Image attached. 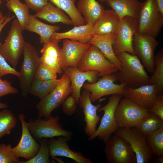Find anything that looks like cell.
I'll list each match as a JSON object with an SVG mask.
<instances>
[{"mask_svg": "<svg viewBox=\"0 0 163 163\" xmlns=\"http://www.w3.org/2000/svg\"><path fill=\"white\" fill-rule=\"evenodd\" d=\"M116 56L121 62L122 67L114 73L117 81L132 88L149 84L150 77L136 55L122 52Z\"/></svg>", "mask_w": 163, "mask_h": 163, "instance_id": "cell-1", "label": "cell"}, {"mask_svg": "<svg viewBox=\"0 0 163 163\" xmlns=\"http://www.w3.org/2000/svg\"><path fill=\"white\" fill-rule=\"evenodd\" d=\"M138 21V33L155 37L163 26V14L155 0H145L142 3Z\"/></svg>", "mask_w": 163, "mask_h": 163, "instance_id": "cell-2", "label": "cell"}, {"mask_svg": "<svg viewBox=\"0 0 163 163\" xmlns=\"http://www.w3.org/2000/svg\"><path fill=\"white\" fill-rule=\"evenodd\" d=\"M72 92L70 79L64 72L56 88L36 105L38 118L49 117L54 110L62 105L65 99Z\"/></svg>", "mask_w": 163, "mask_h": 163, "instance_id": "cell-3", "label": "cell"}, {"mask_svg": "<svg viewBox=\"0 0 163 163\" xmlns=\"http://www.w3.org/2000/svg\"><path fill=\"white\" fill-rule=\"evenodd\" d=\"M23 30L18 19H14L4 43L0 46V54L14 68L23 54L26 42Z\"/></svg>", "mask_w": 163, "mask_h": 163, "instance_id": "cell-4", "label": "cell"}, {"mask_svg": "<svg viewBox=\"0 0 163 163\" xmlns=\"http://www.w3.org/2000/svg\"><path fill=\"white\" fill-rule=\"evenodd\" d=\"M122 97V95L120 94L111 95L107 104L98 109L97 111H103L104 115L99 126L94 134L89 137V140L92 141L97 138L105 143L119 128L115 117V112Z\"/></svg>", "mask_w": 163, "mask_h": 163, "instance_id": "cell-5", "label": "cell"}, {"mask_svg": "<svg viewBox=\"0 0 163 163\" xmlns=\"http://www.w3.org/2000/svg\"><path fill=\"white\" fill-rule=\"evenodd\" d=\"M23 54L24 60L18 78L21 95L26 97L29 93L36 72L41 62L37 50L29 43L25 42Z\"/></svg>", "mask_w": 163, "mask_h": 163, "instance_id": "cell-6", "label": "cell"}, {"mask_svg": "<svg viewBox=\"0 0 163 163\" xmlns=\"http://www.w3.org/2000/svg\"><path fill=\"white\" fill-rule=\"evenodd\" d=\"M59 117L51 115L47 119H31L27 126L33 136L40 140L43 138H51L63 136L69 140L73 135L70 131L64 129L59 123Z\"/></svg>", "mask_w": 163, "mask_h": 163, "instance_id": "cell-7", "label": "cell"}, {"mask_svg": "<svg viewBox=\"0 0 163 163\" xmlns=\"http://www.w3.org/2000/svg\"><path fill=\"white\" fill-rule=\"evenodd\" d=\"M77 68L83 71H97L98 77L114 73L118 70L117 66L107 59L97 47L93 45H91L85 52Z\"/></svg>", "mask_w": 163, "mask_h": 163, "instance_id": "cell-8", "label": "cell"}, {"mask_svg": "<svg viewBox=\"0 0 163 163\" xmlns=\"http://www.w3.org/2000/svg\"><path fill=\"white\" fill-rule=\"evenodd\" d=\"M149 112V110L124 97L117 106L115 116L119 127L129 128L136 127Z\"/></svg>", "mask_w": 163, "mask_h": 163, "instance_id": "cell-9", "label": "cell"}, {"mask_svg": "<svg viewBox=\"0 0 163 163\" xmlns=\"http://www.w3.org/2000/svg\"><path fill=\"white\" fill-rule=\"evenodd\" d=\"M138 19L129 16L120 18L113 48L116 55L126 52L135 55L133 46L134 35L138 32Z\"/></svg>", "mask_w": 163, "mask_h": 163, "instance_id": "cell-10", "label": "cell"}, {"mask_svg": "<svg viewBox=\"0 0 163 163\" xmlns=\"http://www.w3.org/2000/svg\"><path fill=\"white\" fill-rule=\"evenodd\" d=\"M115 135L121 137L130 145L136 156V163L150 162L152 154L147 144L146 137L136 127H119Z\"/></svg>", "mask_w": 163, "mask_h": 163, "instance_id": "cell-11", "label": "cell"}, {"mask_svg": "<svg viewBox=\"0 0 163 163\" xmlns=\"http://www.w3.org/2000/svg\"><path fill=\"white\" fill-rule=\"evenodd\" d=\"M105 152L108 163H136V155L130 145L115 135L105 143Z\"/></svg>", "mask_w": 163, "mask_h": 163, "instance_id": "cell-12", "label": "cell"}, {"mask_svg": "<svg viewBox=\"0 0 163 163\" xmlns=\"http://www.w3.org/2000/svg\"><path fill=\"white\" fill-rule=\"evenodd\" d=\"M159 44L155 37L136 33L134 36L133 46L136 55L149 72L155 70L154 53Z\"/></svg>", "mask_w": 163, "mask_h": 163, "instance_id": "cell-13", "label": "cell"}, {"mask_svg": "<svg viewBox=\"0 0 163 163\" xmlns=\"http://www.w3.org/2000/svg\"><path fill=\"white\" fill-rule=\"evenodd\" d=\"M101 77L95 83H86L83 86L84 90L90 92V97L92 102H95L105 96L115 94L122 95L123 89L126 85L123 83L120 84L115 83L117 81L114 73Z\"/></svg>", "mask_w": 163, "mask_h": 163, "instance_id": "cell-14", "label": "cell"}, {"mask_svg": "<svg viewBox=\"0 0 163 163\" xmlns=\"http://www.w3.org/2000/svg\"><path fill=\"white\" fill-rule=\"evenodd\" d=\"M19 119L22 126L21 137L18 144L12 148V151L17 157L28 160L37 154L40 145L32 136L27 126V122L25 120L24 115L20 114Z\"/></svg>", "mask_w": 163, "mask_h": 163, "instance_id": "cell-15", "label": "cell"}, {"mask_svg": "<svg viewBox=\"0 0 163 163\" xmlns=\"http://www.w3.org/2000/svg\"><path fill=\"white\" fill-rule=\"evenodd\" d=\"M91 45L88 43H84L64 39L63 47L61 49L62 69L67 67H78L83 55Z\"/></svg>", "mask_w": 163, "mask_h": 163, "instance_id": "cell-16", "label": "cell"}, {"mask_svg": "<svg viewBox=\"0 0 163 163\" xmlns=\"http://www.w3.org/2000/svg\"><path fill=\"white\" fill-rule=\"evenodd\" d=\"M158 94L155 85L148 84L135 88L126 86L123 89L122 96L149 110Z\"/></svg>", "mask_w": 163, "mask_h": 163, "instance_id": "cell-17", "label": "cell"}, {"mask_svg": "<svg viewBox=\"0 0 163 163\" xmlns=\"http://www.w3.org/2000/svg\"><path fill=\"white\" fill-rule=\"evenodd\" d=\"M62 70L69 78L72 88V95L79 103L81 90L85 82L93 83L97 81L98 72L95 71H82L77 67H67Z\"/></svg>", "mask_w": 163, "mask_h": 163, "instance_id": "cell-18", "label": "cell"}, {"mask_svg": "<svg viewBox=\"0 0 163 163\" xmlns=\"http://www.w3.org/2000/svg\"><path fill=\"white\" fill-rule=\"evenodd\" d=\"M90 94L89 91L84 90L81 95L79 103L80 107L82 109L84 120L86 123L85 132L89 137L93 135L97 129V126L100 119L97 112L101 107L100 103L97 105L92 104Z\"/></svg>", "mask_w": 163, "mask_h": 163, "instance_id": "cell-19", "label": "cell"}, {"mask_svg": "<svg viewBox=\"0 0 163 163\" xmlns=\"http://www.w3.org/2000/svg\"><path fill=\"white\" fill-rule=\"evenodd\" d=\"M57 139L51 138L48 140L50 156L53 158L60 156L70 158L77 163H93L90 158L84 156L81 153L73 151L69 147L68 141L69 140L63 136Z\"/></svg>", "mask_w": 163, "mask_h": 163, "instance_id": "cell-20", "label": "cell"}, {"mask_svg": "<svg viewBox=\"0 0 163 163\" xmlns=\"http://www.w3.org/2000/svg\"><path fill=\"white\" fill-rule=\"evenodd\" d=\"M94 34V24H86L74 26L72 29L65 32H56L51 37L50 40L59 42L62 39H67L85 43H88Z\"/></svg>", "mask_w": 163, "mask_h": 163, "instance_id": "cell-21", "label": "cell"}, {"mask_svg": "<svg viewBox=\"0 0 163 163\" xmlns=\"http://www.w3.org/2000/svg\"><path fill=\"white\" fill-rule=\"evenodd\" d=\"M58 42L50 40L43 44L40 50L41 63L55 70L57 74L63 73L61 68V49L59 47Z\"/></svg>", "mask_w": 163, "mask_h": 163, "instance_id": "cell-22", "label": "cell"}, {"mask_svg": "<svg viewBox=\"0 0 163 163\" xmlns=\"http://www.w3.org/2000/svg\"><path fill=\"white\" fill-rule=\"evenodd\" d=\"M116 36V34H94L88 43L97 47L107 59L115 65L118 70H120L122 68L121 62L113 48Z\"/></svg>", "mask_w": 163, "mask_h": 163, "instance_id": "cell-23", "label": "cell"}, {"mask_svg": "<svg viewBox=\"0 0 163 163\" xmlns=\"http://www.w3.org/2000/svg\"><path fill=\"white\" fill-rule=\"evenodd\" d=\"M120 20L119 15L113 9L105 10L100 18L94 24L95 34H116Z\"/></svg>", "mask_w": 163, "mask_h": 163, "instance_id": "cell-24", "label": "cell"}, {"mask_svg": "<svg viewBox=\"0 0 163 163\" xmlns=\"http://www.w3.org/2000/svg\"><path fill=\"white\" fill-rule=\"evenodd\" d=\"M34 15L37 18L52 23L60 22L68 25H74L71 19L64 11L51 2H48Z\"/></svg>", "mask_w": 163, "mask_h": 163, "instance_id": "cell-25", "label": "cell"}, {"mask_svg": "<svg viewBox=\"0 0 163 163\" xmlns=\"http://www.w3.org/2000/svg\"><path fill=\"white\" fill-rule=\"evenodd\" d=\"M76 8L84 16L86 24H93L100 18L105 10L103 6L96 0H78Z\"/></svg>", "mask_w": 163, "mask_h": 163, "instance_id": "cell-26", "label": "cell"}, {"mask_svg": "<svg viewBox=\"0 0 163 163\" xmlns=\"http://www.w3.org/2000/svg\"><path fill=\"white\" fill-rule=\"evenodd\" d=\"M105 2L120 18L129 16L138 19L142 4L138 0H106Z\"/></svg>", "mask_w": 163, "mask_h": 163, "instance_id": "cell-27", "label": "cell"}, {"mask_svg": "<svg viewBox=\"0 0 163 163\" xmlns=\"http://www.w3.org/2000/svg\"><path fill=\"white\" fill-rule=\"evenodd\" d=\"M59 29V26L45 24L38 20L34 15L30 14L29 21L24 30L38 34L40 37V43L44 44L49 42L54 33Z\"/></svg>", "mask_w": 163, "mask_h": 163, "instance_id": "cell-28", "label": "cell"}, {"mask_svg": "<svg viewBox=\"0 0 163 163\" xmlns=\"http://www.w3.org/2000/svg\"><path fill=\"white\" fill-rule=\"evenodd\" d=\"M57 7L65 12L72 21L74 26L86 24L85 20L75 5L76 0H50Z\"/></svg>", "mask_w": 163, "mask_h": 163, "instance_id": "cell-29", "label": "cell"}, {"mask_svg": "<svg viewBox=\"0 0 163 163\" xmlns=\"http://www.w3.org/2000/svg\"><path fill=\"white\" fill-rule=\"evenodd\" d=\"M5 5L10 11L15 14L24 30L29 19V8L19 0H8Z\"/></svg>", "mask_w": 163, "mask_h": 163, "instance_id": "cell-30", "label": "cell"}, {"mask_svg": "<svg viewBox=\"0 0 163 163\" xmlns=\"http://www.w3.org/2000/svg\"><path fill=\"white\" fill-rule=\"evenodd\" d=\"M61 80V78L45 81L34 79L29 93L40 100L50 93L56 88Z\"/></svg>", "mask_w": 163, "mask_h": 163, "instance_id": "cell-31", "label": "cell"}, {"mask_svg": "<svg viewBox=\"0 0 163 163\" xmlns=\"http://www.w3.org/2000/svg\"><path fill=\"white\" fill-rule=\"evenodd\" d=\"M162 125L163 120L149 111L136 127L146 137Z\"/></svg>", "mask_w": 163, "mask_h": 163, "instance_id": "cell-32", "label": "cell"}, {"mask_svg": "<svg viewBox=\"0 0 163 163\" xmlns=\"http://www.w3.org/2000/svg\"><path fill=\"white\" fill-rule=\"evenodd\" d=\"M155 69L149 77V84L155 85L158 94L163 92V49L159 50L154 56Z\"/></svg>", "mask_w": 163, "mask_h": 163, "instance_id": "cell-33", "label": "cell"}, {"mask_svg": "<svg viewBox=\"0 0 163 163\" xmlns=\"http://www.w3.org/2000/svg\"><path fill=\"white\" fill-rule=\"evenodd\" d=\"M146 138L152 154L158 157L163 155V125Z\"/></svg>", "mask_w": 163, "mask_h": 163, "instance_id": "cell-34", "label": "cell"}, {"mask_svg": "<svg viewBox=\"0 0 163 163\" xmlns=\"http://www.w3.org/2000/svg\"><path fill=\"white\" fill-rule=\"evenodd\" d=\"M17 119L13 113L7 108L0 111V139L9 134L16 125Z\"/></svg>", "mask_w": 163, "mask_h": 163, "instance_id": "cell-35", "label": "cell"}, {"mask_svg": "<svg viewBox=\"0 0 163 163\" xmlns=\"http://www.w3.org/2000/svg\"><path fill=\"white\" fill-rule=\"evenodd\" d=\"M40 148L37 154L32 158L20 163H49L50 151L47 138H43L39 140Z\"/></svg>", "mask_w": 163, "mask_h": 163, "instance_id": "cell-36", "label": "cell"}, {"mask_svg": "<svg viewBox=\"0 0 163 163\" xmlns=\"http://www.w3.org/2000/svg\"><path fill=\"white\" fill-rule=\"evenodd\" d=\"M11 144H0V163H20L19 158L12 151Z\"/></svg>", "mask_w": 163, "mask_h": 163, "instance_id": "cell-37", "label": "cell"}, {"mask_svg": "<svg viewBox=\"0 0 163 163\" xmlns=\"http://www.w3.org/2000/svg\"><path fill=\"white\" fill-rule=\"evenodd\" d=\"M57 73L52 68L41 63L36 72L35 79L45 81L57 78Z\"/></svg>", "mask_w": 163, "mask_h": 163, "instance_id": "cell-38", "label": "cell"}, {"mask_svg": "<svg viewBox=\"0 0 163 163\" xmlns=\"http://www.w3.org/2000/svg\"><path fill=\"white\" fill-rule=\"evenodd\" d=\"M77 103L73 96L72 95L68 96L62 104V110L63 113L69 116H72L76 111Z\"/></svg>", "mask_w": 163, "mask_h": 163, "instance_id": "cell-39", "label": "cell"}, {"mask_svg": "<svg viewBox=\"0 0 163 163\" xmlns=\"http://www.w3.org/2000/svg\"><path fill=\"white\" fill-rule=\"evenodd\" d=\"M149 112L157 115L163 120V93L158 94L154 100Z\"/></svg>", "mask_w": 163, "mask_h": 163, "instance_id": "cell-40", "label": "cell"}, {"mask_svg": "<svg viewBox=\"0 0 163 163\" xmlns=\"http://www.w3.org/2000/svg\"><path fill=\"white\" fill-rule=\"evenodd\" d=\"M9 74L14 75L18 78L20 75V72L14 68L11 67L0 54V77Z\"/></svg>", "mask_w": 163, "mask_h": 163, "instance_id": "cell-41", "label": "cell"}, {"mask_svg": "<svg viewBox=\"0 0 163 163\" xmlns=\"http://www.w3.org/2000/svg\"><path fill=\"white\" fill-rule=\"evenodd\" d=\"M19 93L18 90L11 85L6 80H3L0 78V97L9 94H15Z\"/></svg>", "mask_w": 163, "mask_h": 163, "instance_id": "cell-42", "label": "cell"}, {"mask_svg": "<svg viewBox=\"0 0 163 163\" xmlns=\"http://www.w3.org/2000/svg\"><path fill=\"white\" fill-rule=\"evenodd\" d=\"M30 8L37 12L40 10L50 0H24Z\"/></svg>", "mask_w": 163, "mask_h": 163, "instance_id": "cell-43", "label": "cell"}, {"mask_svg": "<svg viewBox=\"0 0 163 163\" xmlns=\"http://www.w3.org/2000/svg\"><path fill=\"white\" fill-rule=\"evenodd\" d=\"M14 18V16H10V14H8L6 19L4 21L0 23V34L2 29L11 20ZM2 43L0 42V46Z\"/></svg>", "mask_w": 163, "mask_h": 163, "instance_id": "cell-44", "label": "cell"}, {"mask_svg": "<svg viewBox=\"0 0 163 163\" xmlns=\"http://www.w3.org/2000/svg\"><path fill=\"white\" fill-rule=\"evenodd\" d=\"M159 9L161 13L163 14V0H155Z\"/></svg>", "mask_w": 163, "mask_h": 163, "instance_id": "cell-45", "label": "cell"}, {"mask_svg": "<svg viewBox=\"0 0 163 163\" xmlns=\"http://www.w3.org/2000/svg\"><path fill=\"white\" fill-rule=\"evenodd\" d=\"M8 14H7L5 15H4L0 10V23L5 21L7 17Z\"/></svg>", "mask_w": 163, "mask_h": 163, "instance_id": "cell-46", "label": "cell"}, {"mask_svg": "<svg viewBox=\"0 0 163 163\" xmlns=\"http://www.w3.org/2000/svg\"><path fill=\"white\" fill-rule=\"evenodd\" d=\"M8 106L7 104L0 103V109L8 108Z\"/></svg>", "mask_w": 163, "mask_h": 163, "instance_id": "cell-47", "label": "cell"}, {"mask_svg": "<svg viewBox=\"0 0 163 163\" xmlns=\"http://www.w3.org/2000/svg\"><path fill=\"white\" fill-rule=\"evenodd\" d=\"M160 161L161 163H163V155H161L159 157Z\"/></svg>", "mask_w": 163, "mask_h": 163, "instance_id": "cell-48", "label": "cell"}, {"mask_svg": "<svg viewBox=\"0 0 163 163\" xmlns=\"http://www.w3.org/2000/svg\"><path fill=\"white\" fill-rule=\"evenodd\" d=\"M98 0L101 2H105V1L106 0Z\"/></svg>", "mask_w": 163, "mask_h": 163, "instance_id": "cell-49", "label": "cell"}, {"mask_svg": "<svg viewBox=\"0 0 163 163\" xmlns=\"http://www.w3.org/2000/svg\"><path fill=\"white\" fill-rule=\"evenodd\" d=\"M2 0H0V6H1L2 3Z\"/></svg>", "mask_w": 163, "mask_h": 163, "instance_id": "cell-50", "label": "cell"}, {"mask_svg": "<svg viewBox=\"0 0 163 163\" xmlns=\"http://www.w3.org/2000/svg\"><path fill=\"white\" fill-rule=\"evenodd\" d=\"M4 0V1H7L8 0Z\"/></svg>", "mask_w": 163, "mask_h": 163, "instance_id": "cell-51", "label": "cell"}]
</instances>
